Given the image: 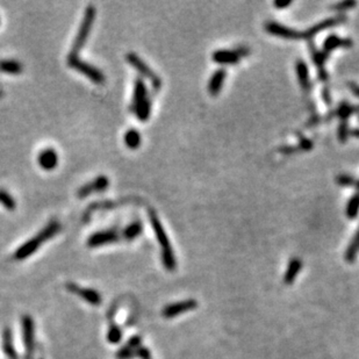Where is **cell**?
Segmentation results:
<instances>
[{"instance_id":"1","label":"cell","mask_w":359,"mask_h":359,"mask_svg":"<svg viewBox=\"0 0 359 359\" xmlns=\"http://www.w3.org/2000/svg\"><path fill=\"white\" fill-rule=\"evenodd\" d=\"M59 230H61V224H59L58 221H51L48 226L43 228L41 232L39 233V235L32 237L27 242H24L23 245L19 246V249L15 251L13 256L14 259H17V261H24V259L32 256L43 243L50 239L51 237L57 235Z\"/></svg>"},{"instance_id":"2","label":"cell","mask_w":359,"mask_h":359,"mask_svg":"<svg viewBox=\"0 0 359 359\" xmlns=\"http://www.w3.org/2000/svg\"><path fill=\"white\" fill-rule=\"evenodd\" d=\"M96 7L93 5H89L87 6L85 14H84V19L80 24L79 30H78L76 39H74L73 46H72V50H71V54H78L80 50L83 49L84 45H85L87 41V37L90 35V32H91L93 23H95V19H96Z\"/></svg>"},{"instance_id":"3","label":"cell","mask_w":359,"mask_h":359,"mask_svg":"<svg viewBox=\"0 0 359 359\" xmlns=\"http://www.w3.org/2000/svg\"><path fill=\"white\" fill-rule=\"evenodd\" d=\"M68 65L74 69L78 72L83 73L84 76L91 79L96 84H102L105 82V74L102 73V71L87 63V62L83 61V59H80L76 54H71L70 52V55L68 56Z\"/></svg>"},{"instance_id":"4","label":"cell","mask_w":359,"mask_h":359,"mask_svg":"<svg viewBox=\"0 0 359 359\" xmlns=\"http://www.w3.org/2000/svg\"><path fill=\"white\" fill-rule=\"evenodd\" d=\"M126 59H127V62H129V64L132 65L134 69H135L137 72L150 80L152 90H154L155 92H157L158 90L161 89L162 87L161 78H159L157 74H156L154 71H152L151 69L149 68L141 58L139 57V56H137L136 54H134V52H129V54L126 55Z\"/></svg>"},{"instance_id":"5","label":"cell","mask_w":359,"mask_h":359,"mask_svg":"<svg viewBox=\"0 0 359 359\" xmlns=\"http://www.w3.org/2000/svg\"><path fill=\"white\" fill-rule=\"evenodd\" d=\"M265 30L271 35H276L285 40H302V32L293 29L276 21H267L265 24Z\"/></svg>"},{"instance_id":"6","label":"cell","mask_w":359,"mask_h":359,"mask_svg":"<svg viewBox=\"0 0 359 359\" xmlns=\"http://www.w3.org/2000/svg\"><path fill=\"white\" fill-rule=\"evenodd\" d=\"M345 21H346V17L343 14H338V15H336V17L328 18L326 19V20L317 23L315 26L308 28L306 32H302V40L311 39V37H314L315 35H317L318 33L328 29V28H332L334 26H337V24H344Z\"/></svg>"},{"instance_id":"7","label":"cell","mask_w":359,"mask_h":359,"mask_svg":"<svg viewBox=\"0 0 359 359\" xmlns=\"http://www.w3.org/2000/svg\"><path fill=\"white\" fill-rule=\"evenodd\" d=\"M149 220H150L151 227H152V229H154L156 239H157V241L159 242V245H161V248H162V252L173 251L172 246H171L170 244V241H168V237L167 235V233H165L164 228L163 226H162L161 221H159L156 212L152 211V209L149 211Z\"/></svg>"},{"instance_id":"8","label":"cell","mask_w":359,"mask_h":359,"mask_svg":"<svg viewBox=\"0 0 359 359\" xmlns=\"http://www.w3.org/2000/svg\"><path fill=\"white\" fill-rule=\"evenodd\" d=\"M196 307H198V302H196V300L189 299V300H184L168 305L167 307L162 311V315L167 318H172L178 316V315L182 313L193 311V309H195Z\"/></svg>"},{"instance_id":"9","label":"cell","mask_w":359,"mask_h":359,"mask_svg":"<svg viewBox=\"0 0 359 359\" xmlns=\"http://www.w3.org/2000/svg\"><path fill=\"white\" fill-rule=\"evenodd\" d=\"M67 289L70 291L71 293H74V294L80 296L84 301H86L87 304L98 306L102 302L101 294L99 292H96V289L92 288H84V287H79L74 284L69 283L67 284Z\"/></svg>"},{"instance_id":"10","label":"cell","mask_w":359,"mask_h":359,"mask_svg":"<svg viewBox=\"0 0 359 359\" xmlns=\"http://www.w3.org/2000/svg\"><path fill=\"white\" fill-rule=\"evenodd\" d=\"M21 326H23V338L24 348L27 350V355L30 356L34 350V321L29 315H24L21 320Z\"/></svg>"},{"instance_id":"11","label":"cell","mask_w":359,"mask_h":359,"mask_svg":"<svg viewBox=\"0 0 359 359\" xmlns=\"http://www.w3.org/2000/svg\"><path fill=\"white\" fill-rule=\"evenodd\" d=\"M109 185V179L106 176H99L96 177L95 180H92L91 183H87L85 185L80 187L78 190L77 195L79 198H86L87 195H90L93 192H102L107 189Z\"/></svg>"},{"instance_id":"12","label":"cell","mask_w":359,"mask_h":359,"mask_svg":"<svg viewBox=\"0 0 359 359\" xmlns=\"http://www.w3.org/2000/svg\"><path fill=\"white\" fill-rule=\"evenodd\" d=\"M119 239L118 234L114 230H104V232H96L92 234L87 239V245L91 248H96V246H101L106 244H111V243L117 242Z\"/></svg>"},{"instance_id":"13","label":"cell","mask_w":359,"mask_h":359,"mask_svg":"<svg viewBox=\"0 0 359 359\" xmlns=\"http://www.w3.org/2000/svg\"><path fill=\"white\" fill-rule=\"evenodd\" d=\"M308 47H309V51H311V59H313V62L316 64V67H317L318 79L322 80V82H326V80L328 79V73H327L326 69H324V64H326L328 56L324 55L322 51L318 50L311 41L308 43Z\"/></svg>"},{"instance_id":"14","label":"cell","mask_w":359,"mask_h":359,"mask_svg":"<svg viewBox=\"0 0 359 359\" xmlns=\"http://www.w3.org/2000/svg\"><path fill=\"white\" fill-rule=\"evenodd\" d=\"M354 42H352L351 39H342L336 34H333V35H329L326 39V41L323 42V48L322 52L324 55L329 56L330 52L336 50L337 48H351Z\"/></svg>"},{"instance_id":"15","label":"cell","mask_w":359,"mask_h":359,"mask_svg":"<svg viewBox=\"0 0 359 359\" xmlns=\"http://www.w3.org/2000/svg\"><path fill=\"white\" fill-rule=\"evenodd\" d=\"M39 164L43 170L46 171H51L57 167L58 164V156L57 152H56L54 149L47 148L45 150H42L39 155Z\"/></svg>"},{"instance_id":"16","label":"cell","mask_w":359,"mask_h":359,"mask_svg":"<svg viewBox=\"0 0 359 359\" xmlns=\"http://www.w3.org/2000/svg\"><path fill=\"white\" fill-rule=\"evenodd\" d=\"M227 71L226 69H217L215 72L212 74L208 82V92L211 96H217L223 87V83L226 80Z\"/></svg>"},{"instance_id":"17","label":"cell","mask_w":359,"mask_h":359,"mask_svg":"<svg viewBox=\"0 0 359 359\" xmlns=\"http://www.w3.org/2000/svg\"><path fill=\"white\" fill-rule=\"evenodd\" d=\"M212 58L217 64H236L239 63V55L235 50H216L213 52Z\"/></svg>"},{"instance_id":"18","label":"cell","mask_w":359,"mask_h":359,"mask_svg":"<svg viewBox=\"0 0 359 359\" xmlns=\"http://www.w3.org/2000/svg\"><path fill=\"white\" fill-rule=\"evenodd\" d=\"M295 70L296 74H298L299 83H300L302 90H304L305 92L311 91V79H309V71L307 64H306L302 59H298L295 63Z\"/></svg>"},{"instance_id":"19","label":"cell","mask_w":359,"mask_h":359,"mask_svg":"<svg viewBox=\"0 0 359 359\" xmlns=\"http://www.w3.org/2000/svg\"><path fill=\"white\" fill-rule=\"evenodd\" d=\"M301 267H302L301 259L298 257L292 258L288 266H287L285 276H284V283H285L286 285H291V284L294 283L295 278L298 277L299 273H300Z\"/></svg>"},{"instance_id":"20","label":"cell","mask_w":359,"mask_h":359,"mask_svg":"<svg viewBox=\"0 0 359 359\" xmlns=\"http://www.w3.org/2000/svg\"><path fill=\"white\" fill-rule=\"evenodd\" d=\"M148 98V90L141 78H136L135 85H134V95H133V101H132V108L139 105L140 102Z\"/></svg>"},{"instance_id":"21","label":"cell","mask_w":359,"mask_h":359,"mask_svg":"<svg viewBox=\"0 0 359 359\" xmlns=\"http://www.w3.org/2000/svg\"><path fill=\"white\" fill-rule=\"evenodd\" d=\"M355 113H359V105L354 106L346 101L341 102L338 107L335 109V117H338L341 121H348V119Z\"/></svg>"},{"instance_id":"22","label":"cell","mask_w":359,"mask_h":359,"mask_svg":"<svg viewBox=\"0 0 359 359\" xmlns=\"http://www.w3.org/2000/svg\"><path fill=\"white\" fill-rule=\"evenodd\" d=\"M24 67L17 59H2L0 61V71L5 73L19 74L23 72Z\"/></svg>"},{"instance_id":"23","label":"cell","mask_w":359,"mask_h":359,"mask_svg":"<svg viewBox=\"0 0 359 359\" xmlns=\"http://www.w3.org/2000/svg\"><path fill=\"white\" fill-rule=\"evenodd\" d=\"M133 111L135 112L136 117L139 118V120H141L142 122H145L148 121V119L150 118L151 113V100L150 98H146L145 100L140 102L139 105H136L135 107L133 108Z\"/></svg>"},{"instance_id":"24","label":"cell","mask_w":359,"mask_h":359,"mask_svg":"<svg viewBox=\"0 0 359 359\" xmlns=\"http://www.w3.org/2000/svg\"><path fill=\"white\" fill-rule=\"evenodd\" d=\"M2 349L9 359H18L17 351H15L13 345V339H12V333L9 329H5L4 334H2Z\"/></svg>"},{"instance_id":"25","label":"cell","mask_w":359,"mask_h":359,"mask_svg":"<svg viewBox=\"0 0 359 359\" xmlns=\"http://www.w3.org/2000/svg\"><path fill=\"white\" fill-rule=\"evenodd\" d=\"M124 144L132 150H135L141 145V134L136 129H129L124 134Z\"/></svg>"},{"instance_id":"26","label":"cell","mask_w":359,"mask_h":359,"mask_svg":"<svg viewBox=\"0 0 359 359\" xmlns=\"http://www.w3.org/2000/svg\"><path fill=\"white\" fill-rule=\"evenodd\" d=\"M359 251V228L356 233L354 239L350 242L348 249L345 251V259L348 263H354L356 257H357V254Z\"/></svg>"},{"instance_id":"27","label":"cell","mask_w":359,"mask_h":359,"mask_svg":"<svg viewBox=\"0 0 359 359\" xmlns=\"http://www.w3.org/2000/svg\"><path fill=\"white\" fill-rule=\"evenodd\" d=\"M345 213L346 216L351 220H354L358 216L359 214V193H356L349 199L348 205H346V209H345Z\"/></svg>"},{"instance_id":"28","label":"cell","mask_w":359,"mask_h":359,"mask_svg":"<svg viewBox=\"0 0 359 359\" xmlns=\"http://www.w3.org/2000/svg\"><path fill=\"white\" fill-rule=\"evenodd\" d=\"M143 230V227L141 222H139V221H135V222L130 223L129 226H127L126 228H124L123 230V237L126 239H128V241H132V239H136L137 236L141 235Z\"/></svg>"},{"instance_id":"29","label":"cell","mask_w":359,"mask_h":359,"mask_svg":"<svg viewBox=\"0 0 359 359\" xmlns=\"http://www.w3.org/2000/svg\"><path fill=\"white\" fill-rule=\"evenodd\" d=\"M0 202L8 211H14L15 207H17V204H15V200L12 198V195L2 189H0Z\"/></svg>"},{"instance_id":"30","label":"cell","mask_w":359,"mask_h":359,"mask_svg":"<svg viewBox=\"0 0 359 359\" xmlns=\"http://www.w3.org/2000/svg\"><path fill=\"white\" fill-rule=\"evenodd\" d=\"M121 338H122V332H121L120 328L117 326H113L109 328V330L107 333L108 342L113 343V344H117V343L121 341Z\"/></svg>"},{"instance_id":"31","label":"cell","mask_w":359,"mask_h":359,"mask_svg":"<svg viewBox=\"0 0 359 359\" xmlns=\"http://www.w3.org/2000/svg\"><path fill=\"white\" fill-rule=\"evenodd\" d=\"M336 183L343 187H355L356 179L350 174H338L336 177Z\"/></svg>"},{"instance_id":"32","label":"cell","mask_w":359,"mask_h":359,"mask_svg":"<svg viewBox=\"0 0 359 359\" xmlns=\"http://www.w3.org/2000/svg\"><path fill=\"white\" fill-rule=\"evenodd\" d=\"M349 135H350V130H349L348 121H341V123H339L338 126V129H337V136H338L339 142L342 143L346 142Z\"/></svg>"},{"instance_id":"33","label":"cell","mask_w":359,"mask_h":359,"mask_svg":"<svg viewBox=\"0 0 359 359\" xmlns=\"http://www.w3.org/2000/svg\"><path fill=\"white\" fill-rule=\"evenodd\" d=\"M356 5H357V2H356L355 0H346V1H341L332 5V9L337 12H344L348 11V9L354 8Z\"/></svg>"},{"instance_id":"34","label":"cell","mask_w":359,"mask_h":359,"mask_svg":"<svg viewBox=\"0 0 359 359\" xmlns=\"http://www.w3.org/2000/svg\"><path fill=\"white\" fill-rule=\"evenodd\" d=\"M135 355H136V351H134L133 349L129 348V346L124 345L121 350L118 351L117 358L118 359H130V358H133Z\"/></svg>"},{"instance_id":"35","label":"cell","mask_w":359,"mask_h":359,"mask_svg":"<svg viewBox=\"0 0 359 359\" xmlns=\"http://www.w3.org/2000/svg\"><path fill=\"white\" fill-rule=\"evenodd\" d=\"M314 143L311 141V140H308L307 137H304V136H300V140H299V149H300V151H309L311 150V148H313Z\"/></svg>"},{"instance_id":"36","label":"cell","mask_w":359,"mask_h":359,"mask_svg":"<svg viewBox=\"0 0 359 359\" xmlns=\"http://www.w3.org/2000/svg\"><path fill=\"white\" fill-rule=\"evenodd\" d=\"M142 338L140 336H134L129 339V342L127 343V346H129L130 349H133L134 351H136L140 346H142Z\"/></svg>"},{"instance_id":"37","label":"cell","mask_w":359,"mask_h":359,"mask_svg":"<svg viewBox=\"0 0 359 359\" xmlns=\"http://www.w3.org/2000/svg\"><path fill=\"white\" fill-rule=\"evenodd\" d=\"M299 151H300V149H299L298 145H283L279 148V152H282L284 155H292Z\"/></svg>"},{"instance_id":"38","label":"cell","mask_w":359,"mask_h":359,"mask_svg":"<svg viewBox=\"0 0 359 359\" xmlns=\"http://www.w3.org/2000/svg\"><path fill=\"white\" fill-rule=\"evenodd\" d=\"M136 356L141 359H151V354L150 350L148 348H144V346H140L136 350Z\"/></svg>"},{"instance_id":"39","label":"cell","mask_w":359,"mask_h":359,"mask_svg":"<svg viewBox=\"0 0 359 359\" xmlns=\"http://www.w3.org/2000/svg\"><path fill=\"white\" fill-rule=\"evenodd\" d=\"M321 121H322V118L318 117L317 114H314L313 117H311V119H309V121L307 122V126L311 127V126H315V124L320 123Z\"/></svg>"},{"instance_id":"40","label":"cell","mask_w":359,"mask_h":359,"mask_svg":"<svg viewBox=\"0 0 359 359\" xmlns=\"http://www.w3.org/2000/svg\"><path fill=\"white\" fill-rule=\"evenodd\" d=\"M348 87L350 89V91L354 93V95L359 98V85L356 83H348Z\"/></svg>"},{"instance_id":"41","label":"cell","mask_w":359,"mask_h":359,"mask_svg":"<svg viewBox=\"0 0 359 359\" xmlns=\"http://www.w3.org/2000/svg\"><path fill=\"white\" fill-rule=\"evenodd\" d=\"M291 4H292L291 0H287V1L285 0V1H274L273 2V5L276 6L277 8H279V9H283V8H285V7H288V6L291 5Z\"/></svg>"},{"instance_id":"42","label":"cell","mask_w":359,"mask_h":359,"mask_svg":"<svg viewBox=\"0 0 359 359\" xmlns=\"http://www.w3.org/2000/svg\"><path fill=\"white\" fill-rule=\"evenodd\" d=\"M235 51L239 55V57H243V56H248L249 54H250V50H249L246 47H239V48H237Z\"/></svg>"},{"instance_id":"43","label":"cell","mask_w":359,"mask_h":359,"mask_svg":"<svg viewBox=\"0 0 359 359\" xmlns=\"http://www.w3.org/2000/svg\"><path fill=\"white\" fill-rule=\"evenodd\" d=\"M322 99L324 101H326L327 105H330V102H332V98H330L329 91H328L327 89L322 90Z\"/></svg>"},{"instance_id":"44","label":"cell","mask_w":359,"mask_h":359,"mask_svg":"<svg viewBox=\"0 0 359 359\" xmlns=\"http://www.w3.org/2000/svg\"><path fill=\"white\" fill-rule=\"evenodd\" d=\"M350 134L355 137H359V129H358V128H356V129H352V130H350Z\"/></svg>"},{"instance_id":"45","label":"cell","mask_w":359,"mask_h":359,"mask_svg":"<svg viewBox=\"0 0 359 359\" xmlns=\"http://www.w3.org/2000/svg\"><path fill=\"white\" fill-rule=\"evenodd\" d=\"M355 187H356V189H357L358 191H359V180H356V185H355Z\"/></svg>"}]
</instances>
